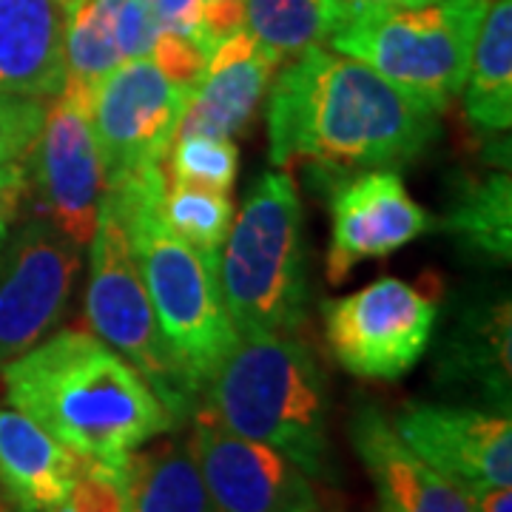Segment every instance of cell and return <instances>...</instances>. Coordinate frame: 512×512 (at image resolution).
<instances>
[{"instance_id": "24", "label": "cell", "mask_w": 512, "mask_h": 512, "mask_svg": "<svg viewBox=\"0 0 512 512\" xmlns=\"http://www.w3.org/2000/svg\"><path fill=\"white\" fill-rule=\"evenodd\" d=\"M245 29L276 66L328 37L322 0H245Z\"/></svg>"}, {"instance_id": "30", "label": "cell", "mask_w": 512, "mask_h": 512, "mask_svg": "<svg viewBox=\"0 0 512 512\" xmlns=\"http://www.w3.org/2000/svg\"><path fill=\"white\" fill-rule=\"evenodd\" d=\"M146 3L160 32H174L200 43L205 0H146Z\"/></svg>"}, {"instance_id": "16", "label": "cell", "mask_w": 512, "mask_h": 512, "mask_svg": "<svg viewBox=\"0 0 512 512\" xmlns=\"http://www.w3.org/2000/svg\"><path fill=\"white\" fill-rule=\"evenodd\" d=\"M350 441L373 481L376 512H473L467 493L424 464L379 407H356Z\"/></svg>"}, {"instance_id": "35", "label": "cell", "mask_w": 512, "mask_h": 512, "mask_svg": "<svg viewBox=\"0 0 512 512\" xmlns=\"http://www.w3.org/2000/svg\"><path fill=\"white\" fill-rule=\"evenodd\" d=\"M0 510H6V507H3V504H0Z\"/></svg>"}, {"instance_id": "33", "label": "cell", "mask_w": 512, "mask_h": 512, "mask_svg": "<svg viewBox=\"0 0 512 512\" xmlns=\"http://www.w3.org/2000/svg\"><path fill=\"white\" fill-rule=\"evenodd\" d=\"M473 512H512L510 487H481L467 493Z\"/></svg>"}, {"instance_id": "12", "label": "cell", "mask_w": 512, "mask_h": 512, "mask_svg": "<svg viewBox=\"0 0 512 512\" xmlns=\"http://www.w3.org/2000/svg\"><path fill=\"white\" fill-rule=\"evenodd\" d=\"M433 382L456 404L510 416L512 302L507 288H473L447 302L433 353Z\"/></svg>"}, {"instance_id": "21", "label": "cell", "mask_w": 512, "mask_h": 512, "mask_svg": "<svg viewBox=\"0 0 512 512\" xmlns=\"http://www.w3.org/2000/svg\"><path fill=\"white\" fill-rule=\"evenodd\" d=\"M128 512H214L191 439L168 436L137 447L123 464Z\"/></svg>"}, {"instance_id": "9", "label": "cell", "mask_w": 512, "mask_h": 512, "mask_svg": "<svg viewBox=\"0 0 512 512\" xmlns=\"http://www.w3.org/2000/svg\"><path fill=\"white\" fill-rule=\"evenodd\" d=\"M191 92L160 72L151 57H134L109 72L92 94V128L103 191L165 163Z\"/></svg>"}, {"instance_id": "32", "label": "cell", "mask_w": 512, "mask_h": 512, "mask_svg": "<svg viewBox=\"0 0 512 512\" xmlns=\"http://www.w3.org/2000/svg\"><path fill=\"white\" fill-rule=\"evenodd\" d=\"M29 200V183H26V165H9L0 168V245L6 242L9 231L20 220V208Z\"/></svg>"}, {"instance_id": "25", "label": "cell", "mask_w": 512, "mask_h": 512, "mask_svg": "<svg viewBox=\"0 0 512 512\" xmlns=\"http://www.w3.org/2000/svg\"><path fill=\"white\" fill-rule=\"evenodd\" d=\"M126 63L114 29H111L106 0H72L66 26V83L63 89L94 94V86Z\"/></svg>"}, {"instance_id": "15", "label": "cell", "mask_w": 512, "mask_h": 512, "mask_svg": "<svg viewBox=\"0 0 512 512\" xmlns=\"http://www.w3.org/2000/svg\"><path fill=\"white\" fill-rule=\"evenodd\" d=\"M427 208L404 188L399 171L370 168L339 177L330 188V242L325 276L330 285L345 282L353 268L382 259L433 231Z\"/></svg>"}, {"instance_id": "2", "label": "cell", "mask_w": 512, "mask_h": 512, "mask_svg": "<svg viewBox=\"0 0 512 512\" xmlns=\"http://www.w3.org/2000/svg\"><path fill=\"white\" fill-rule=\"evenodd\" d=\"M0 376L6 402L86 461L120 467L177 430L146 379L86 330H55Z\"/></svg>"}, {"instance_id": "22", "label": "cell", "mask_w": 512, "mask_h": 512, "mask_svg": "<svg viewBox=\"0 0 512 512\" xmlns=\"http://www.w3.org/2000/svg\"><path fill=\"white\" fill-rule=\"evenodd\" d=\"M467 120L487 134L512 126V0H490L464 83Z\"/></svg>"}, {"instance_id": "28", "label": "cell", "mask_w": 512, "mask_h": 512, "mask_svg": "<svg viewBox=\"0 0 512 512\" xmlns=\"http://www.w3.org/2000/svg\"><path fill=\"white\" fill-rule=\"evenodd\" d=\"M52 512H128L123 464L111 467L83 458L74 487Z\"/></svg>"}, {"instance_id": "14", "label": "cell", "mask_w": 512, "mask_h": 512, "mask_svg": "<svg viewBox=\"0 0 512 512\" xmlns=\"http://www.w3.org/2000/svg\"><path fill=\"white\" fill-rule=\"evenodd\" d=\"M399 439L458 490L512 484V421L473 404L407 402L390 419Z\"/></svg>"}, {"instance_id": "34", "label": "cell", "mask_w": 512, "mask_h": 512, "mask_svg": "<svg viewBox=\"0 0 512 512\" xmlns=\"http://www.w3.org/2000/svg\"><path fill=\"white\" fill-rule=\"evenodd\" d=\"M0 512H15V510H0Z\"/></svg>"}, {"instance_id": "26", "label": "cell", "mask_w": 512, "mask_h": 512, "mask_svg": "<svg viewBox=\"0 0 512 512\" xmlns=\"http://www.w3.org/2000/svg\"><path fill=\"white\" fill-rule=\"evenodd\" d=\"M239 148L234 140L205 137V134H180L168 151V183L197 185L231 194L237 183Z\"/></svg>"}, {"instance_id": "6", "label": "cell", "mask_w": 512, "mask_h": 512, "mask_svg": "<svg viewBox=\"0 0 512 512\" xmlns=\"http://www.w3.org/2000/svg\"><path fill=\"white\" fill-rule=\"evenodd\" d=\"M490 0H433L356 18L330 32V49L362 60L396 89L444 111L464 92Z\"/></svg>"}, {"instance_id": "7", "label": "cell", "mask_w": 512, "mask_h": 512, "mask_svg": "<svg viewBox=\"0 0 512 512\" xmlns=\"http://www.w3.org/2000/svg\"><path fill=\"white\" fill-rule=\"evenodd\" d=\"M89 245L92 274L86 288V316L94 336L117 350L146 379L174 424L183 427L197 413L200 399L165 345L126 228L106 200L100 202V217Z\"/></svg>"}, {"instance_id": "17", "label": "cell", "mask_w": 512, "mask_h": 512, "mask_svg": "<svg viewBox=\"0 0 512 512\" xmlns=\"http://www.w3.org/2000/svg\"><path fill=\"white\" fill-rule=\"evenodd\" d=\"M276 69L279 66L259 49L248 29L225 37L208 55L200 86L185 103L177 137L205 134L234 140L254 120Z\"/></svg>"}, {"instance_id": "10", "label": "cell", "mask_w": 512, "mask_h": 512, "mask_svg": "<svg viewBox=\"0 0 512 512\" xmlns=\"http://www.w3.org/2000/svg\"><path fill=\"white\" fill-rule=\"evenodd\" d=\"M80 245L46 217L15 222L0 245V370L49 339L72 308Z\"/></svg>"}, {"instance_id": "11", "label": "cell", "mask_w": 512, "mask_h": 512, "mask_svg": "<svg viewBox=\"0 0 512 512\" xmlns=\"http://www.w3.org/2000/svg\"><path fill=\"white\" fill-rule=\"evenodd\" d=\"M23 165L37 217H46L80 248L89 245L103 202L92 94L63 89L49 100L40 134Z\"/></svg>"}, {"instance_id": "27", "label": "cell", "mask_w": 512, "mask_h": 512, "mask_svg": "<svg viewBox=\"0 0 512 512\" xmlns=\"http://www.w3.org/2000/svg\"><path fill=\"white\" fill-rule=\"evenodd\" d=\"M49 100L0 92V168L26 163L35 146Z\"/></svg>"}, {"instance_id": "29", "label": "cell", "mask_w": 512, "mask_h": 512, "mask_svg": "<svg viewBox=\"0 0 512 512\" xmlns=\"http://www.w3.org/2000/svg\"><path fill=\"white\" fill-rule=\"evenodd\" d=\"M148 57L160 66L165 77H171L188 92H194L200 86L205 66H208V52L200 43L191 37L174 35V32H160Z\"/></svg>"}, {"instance_id": "18", "label": "cell", "mask_w": 512, "mask_h": 512, "mask_svg": "<svg viewBox=\"0 0 512 512\" xmlns=\"http://www.w3.org/2000/svg\"><path fill=\"white\" fill-rule=\"evenodd\" d=\"M69 12L72 0H0V92H63Z\"/></svg>"}, {"instance_id": "13", "label": "cell", "mask_w": 512, "mask_h": 512, "mask_svg": "<svg viewBox=\"0 0 512 512\" xmlns=\"http://www.w3.org/2000/svg\"><path fill=\"white\" fill-rule=\"evenodd\" d=\"M191 447L214 512H322L311 476L291 458L242 439L197 407Z\"/></svg>"}, {"instance_id": "4", "label": "cell", "mask_w": 512, "mask_h": 512, "mask_svg": "<svg viewBox=\"0 0 512 512\" xmlns=\"http://www.w3.org/2000/svg\"><path fill=\"white\" fill-rule=\"evenodd\" d=\"M165 183V165H157L106 188L103 200L126 228L165 345L202 402L211 376L239 345V333L225 311L217 268L165 225Z\"/></svg>"}, {"instance_id": "1", "label": "cell", "mask_w": 512, "mask_h": 512, "mask_svg": "<svg viewBox=\"0 0 512 512\" xmlns=\"http://www.w3.org/2000/svg\"><path fill=\"white\" fill-rule=\"evenodd\" d=\"M271 165L330 171L402 168L439 137V111L396 89L362 60L322 43L293 57L268 86Z\"/></svg>"}, {"instance_id": "20", "label": "cell", "mask_w": 512, "mask_h": 512, "mask_svg": "<svg viewBox=\"0 0 512 512\" xmlns=\"http://www.w3.org/2000/svg\"><path fill=\"white\" fill-rule=\"evenodd\" d=\"M456 242L467 256L487 265H510L512 256V180L510 168L487 174H458L450 200L433 220V231Z\"/></svg>"}, {"instance_id": "8", "label": "cell", "mask_w": 512, "mask_h": 512, "mask_svg": "<svg viewBox=\"0 0 512 512\" xmlns=\"http://www.w3.org/2000/svg\"><path fill=\"white\" fill-rule=\"evenodd\" d=\"M433 288L382 276L362 291L322 302L325 339L336 365L356 379L396 382L427 353L439 328Z\"/></svg>"}, {"instance_id": "23", "label": "cell", "mask_w": 512, "mask_h": 512, "mask_svg": "<svg viewBox=\"0 0 512 512\" xmlns=\"http://www.w3.org/2000/svg\"><path fill=\"white\" fill-rule=\"evenodd\" d=\"M160 214L165 225L183 242H188L205 262H211L214 268L220 265V251L234 222L231 194L197 188V185L165 183Z\"/></svg>"}, {"instance_id": "19", "label": "cell", "mask_w": 512, "mask_h": 512, "mask_svg": "<svg viewBox=\"0 0 512 512\" xmlns=\"http://www.w3.org/2000/svg\"><path fill=\"white\" fill-rule=\"evenodd\" d=\"M80 461L29 416L0 407V490L12 510H55L74 487Z\"/></svg>"}, {"instance_id": "31", "label": "cell", "mask_w": 512, "mask_h": 512, "mask_svg": "<svg viewBox=\"0 0 512 512\" xmlns=\"http://www.w3.org/2000/svg\"><path fill=\"white\" fill-rule=\"evenodd\" d=\"M433 0H322V15H325V29L336 32L350 20L379 15V12H393V9H410V6H424Z\"/></svg>"}, {"instance_id": "3", "label": "cell", "mask_w": 512, "mask_h": 512, "mask_svg": "<svg viewBox=\"0 0 512 512\" xmlns=\"http://www.w3.org/2000/svg\"><path fill=\"white\" fill-rule=\"evenodd\" d=\"M200 407L242 439L279 450L311 478L336 481L328 373L299 330L239 339Z\"/></svg>"}, {"instance_id": "5", "label": "cell", "mask_w": 512, "mask_h": 512, "mask_svg": "<svg viewBox=\"0 0 512 512\" xmlns=\"http://www.w3.org/2000/svg\"><path fill=\"white\" fill-rule=\"evenodd\" d=\"M217 279L239 339L296 333L305 325L308 237L291 174L271 168L248 188L222 245Z\"/></svg>"}]
</instances>
